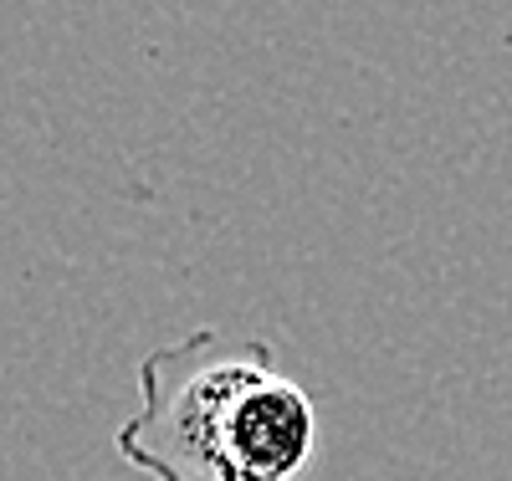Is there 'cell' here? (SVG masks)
<instances>
[{"mask_svg":"<svg viewBox=\"0 0 512 481\" xmlns=\"http://www.w3.org/2000/svg\"><path fill=\"white\" fill-rule=\"evenodd\" d=\"M282 369L267 338L195 328L139 359V410L113 435L149 481H231V420L241 395Z\"/></svg>","mask_w":512,"mask_h":481,"instance_id":"6da1fadb","label":"cell"},{"mask_svg":"<svg viewBox=\"0 0 512 481\" xmlns=\"http://www.w3.org/2000/svg\"><path fill=\"white\" fill-rule=\"evenodd\" d=\"M318 451V405L292 374H262L231 420V481H297Z\"/></svg>","mask_w":512,"mask_h":481,"instance_id":"7a4b0ae2","label":"cell"}]
</instances>
